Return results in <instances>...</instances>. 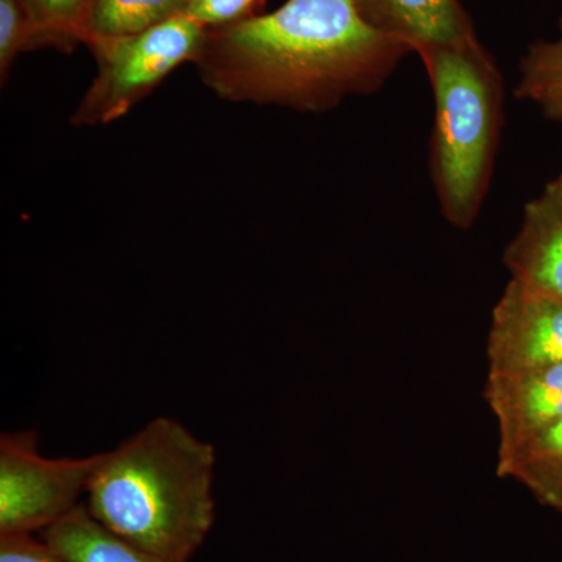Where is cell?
I'll return each instance as SVG.
<instances>
[{
    "label": "cell",
    "instance_id": "cell-10",
    "mask_svg": "<svg viewBox=\"0 0 562 562\" xmlns=\"http://www.w3.org/2000/svg\"><path fill=\"white\" fill-rule=\"evenodd\" d=\"M43 541L66 562H172L114 535L85 505L43 531Z\"/></svg>",
    "mask_w": 562,
    "mask_h": 562
},
{
    "label": "cell",
    "instance_id": "cell-4",
    "mask_svg": "<svg viewBox=\"0 0 562 562\" xmlns=\"http://www.w3.org/2000/svg\"><path fill=\"white\" fill-rule=\"evenodd\" d=\"M206 29L187 14L133 35L85 44L98 76L85 92L70 122L99 127L121 120L184 63L198 61Z\"/></svg>",
    "mask_w": 562,
    "mask_h": 562
},
{
    "label": "cell",
    "instance_id": "cell-6",
    "mask_svg": "<svg viewBox=\"0 0 562 562\" xmlns=\"http://www.w3.org/2000/svg\"><path fill=\"white\" fill-rule=\"evenodd\" d=\"M490 372H517L562 362V301L509 280L492 312Z\"/></svg>",
    "mask_w": 562,
    "mask_h": 562
},
{
    "label": "cell",
    "instance_id": "cell-2",
    "mask_svg": "<svg viewBox=\"0 0 562 562\" xmlns=\"http://www.w3.org/2000/svg\"><path fill=\"white\" fill-rule=\"evenodd\" d=\"M214 464L210 442L171 417H157L101 453L85 506L133 546L188 562L213 527Z\"/></svg>",
    "mask_w": 562,
    "mask_h": 562
},
{
    "label": "cell",
    "instance_id": "cell-9",
    "mask_svg": "<svg viewBox=\"0 0 562 562\" xmlns=\"http://www.w3.org/2000/svg\"><path fill=\"white\" fill-rule=\"evenodd\" d=\"M364 20L417 55L476 38L460 0H355Z\"/></svg>",
    "mask_w": 562,
    "mask_h": 562
},
{
    "label": "cell",
    "instance_id": "cell-3",
    "mask_svg": "<svg viewBox=\"0 0 562 562\" xmlns=\"http://www.w3.org/2000/svg\"><path fill=\"white\" fill-rule=\"evenodd\" d=\"M419 57L435 99L432 184L443 217L471 228L490 190L503 125V81L479 38L432 47Z\"/></svg>",
    "mask_w": 562,
    "mask_h": 562
},
{
    "label": "cell",
    "instance_id": "cell-13",
    "mask_svg": "<svg viewBox=\"0 0 562 562\" xmlns=\"http://www.w3.org/2000/svg\"><path fill=\"white\" fill-rule=\"evenodd\" d=\"M516 98L535 103L547 120L562 122V18L557 40L528 47L520 61Z\"/></svg>",
    "mask_w": 562,
    "mask_h": 562
},
{
    "label": "cell",
    "instance_id": "cell-17",
    "mask_svg": "<svg viewBox=\"0 0 562 562\" xmlns=\"http://www.w3.org/2000/svg\"><path fill=\"white\" fill-rule=\"evenodd\" d=\"M0 562H66L32 535L0 536Z\"/></svg>",
    "mask_w": 562,
    "mask_h": 562
},
{
    "label": "cell",
    "instance_id": "cell-7",
    "mask_svg": "<svg viewBox=\"0 0 562 562\" xmlns=\"http://www.w3.org/2000/svg\"><path fill=\"white\" fill-rule=\"evenodd\" d=\"M484 398L498 422V458L514 452L562 417V362L490 372Z\"/></svg>",
    "mask_w": 562,
    "mask_h": 562
},
{
    "label": "cell",
    "instance_id": "cell-14",
    "mask_svg": "<svg viewBox=\"0 0 562 562\" xmlns=\"http://www.w3.org/2000/svg\"><path fill=\"white\" fill-rule=\"evenodd\" d=\"M40 35L41 49L70 52L81 44V22L91 0H21Z\"/></svg>",
    "mask_w": 562,
    "mask_h": 562
},
{
    "label": "cell",
    "instance_id": "cell-15",
    "mask_svg": "<svg viewBox=\"0 0 562 562\" xmlns=\"http://www.w3.org/2000/svg\"><path fill=\"white\" fill-rule=\"evenodd\" d=\"M41 49L40 35L21 0H0V76L9 77L22 52Z\"/></svg>",
    "mask_w": 562,
    "mask_h": 562
},
{
    "label": "cell",
    "instance_id": "cell-12",
    "mask_svg": "<svg viewBox=\"0 0 562 562\" xmlns=\"http://www.w3.org/2000/svg\"><path fill=\"white\" fill-rule=\"evenodd\" d=\"M191 0H91L81 22V44L147 31L187 13Z\"/></svg>",
    "mask_w": 562,
    "mask_h": 562
},
{
    "label": "cell",
    "instance_id": "cell-1",
    "mask_svg": "<svg viewBox=\"0 0 562 562\" xmlns=\"http://www.w3.org/2000/svg\"><path fill=\"white\" fill-rule=\"evenodd\" d=\"M409 52L369 24L355 0H286L271 13L206 29L194 65L224 101L322 113L382 88Z\"/></svg>",
    "mask_w": 562,
    "mask_h": 562
},
{
    "label": "cell",
    "instance_id": "cell-16",
    "mask_svg": "<svg viewBox=\"0 0 562 562\" xmlns=\"http://www.w3.org/2000/svg\"><path fill=\"white\" fill-rule=\"evenodd\" d=\"M265 0H191L187 16L205 29L224 27L257 16Z\"/></svg>",
    "mask_w": 562,
    "mask_h": 562
},
{
    "label": "cell",
    "instance_id": "cell-5",
    "mask_svg": "<svg viewBox=\"0 0 562 562\" xmlns=\"http://www.w3.org/2000/svg\"><path fill=\"white\" fill-rule=\"evenodd\" d=\"M101 453L46 458L35 431L7 432L0 439V536L46 531L79 506Z\"/></svg>",
    "mask_w": 562,
    "mask_h": 562
},
{
    "label": "cell",
    "instance_id": "cell-11",
    "mask_svg": "<svg viewBox=\"0 0 562 562\" xmlns=\"http://www.w3.org/2000/svg\"><path fill=\"white\" fill-rule=\"evenodd\" d=\"M497 475L524 484L543 506L562 513V417L498 458Z\"/></svg>",
    "mask_w": 562,
    "mask_h": 562
},
{
    "label": "cell",
    "instance_id": "cell-8",
    "mask_svg": "<svg viewBox=\"0 0 562 562\" xmlns=\"http://www.w3.org/2000/svg\"><path fill=\"white\" fill-rule=\"evenodd\" d=\"M503 261L512 280L562 301V172L525 205Z\"/></svg>",
    "mask_w": 562,
    "mask_h": 562
}]
</instances>
